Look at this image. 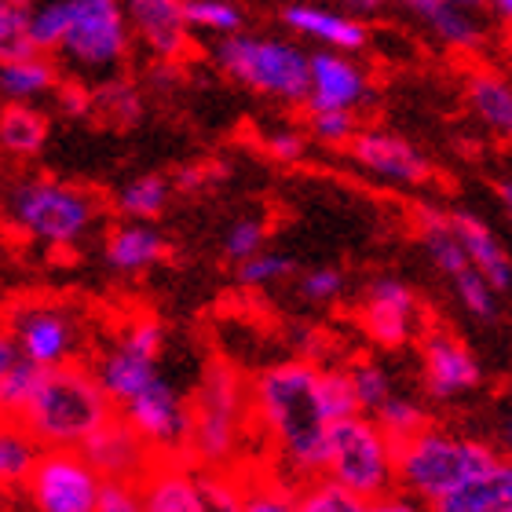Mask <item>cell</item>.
Listing matches in <instances>:
<instances>
[{
    "label": "cell",
    "instance_id": "7c38bea8",
    "mask_svg": "<svg viewBox=\"0 0 512 512\" xmlns=\"http://www.w3.org/2000/svg\"><path fill=\"white\" fill-rule=\"evenodd\" d=\"M103 472L77 447L44 450L22 494L41 512H99Z\"/></svg>",
    "mask_w": 512,
    "mask_h": 512
},
{
    "label": "cell",
    "instance_id": "f6af8a7d",
    "mask_svg": "<svg viewBox=\"0 0 512 512\" xmlns=\"http://www.w3.org/2000/svg\"><path fill=\"white\" fill-rule=\"evenodd\" d=\"M494 447L502 450L505 458H512V403L505 406V414L498 417V432H494Z\"/></svg>",
    "mask_w": 512,
    "mask_h": 512
},
{
    "label": "cell",
    "instance_id": "74e56055",
    "mask_svg": "<svg viewBox=\"0 0 512 512\" xmlns=\"http://www.w3.org/2000/svg\"><path fill=\"white\" fill-rule=\"evenodd\" d=\"M264 242H267V220H260V216H242V220H235V224L227 227L224 256L238 267L242 260L260 253Z\"/></svg>",
    "mask_w": 512,
    "mask_h": 512
},
{
    "label": "cell",
    "instance_id": "2e32d148",
    "mask_svg": "<svg viewBox=\"0 0 512 512\" xmlns=\"http://www.w3.org/2000/svg\"><path fill=\"white\" fill-rule=\"evenodd\" d=\"M374 99V81L352 52L319 48L311 52V92L308 110H363Z\"/></svg>",
    "mask_w": 512,
    "mask_h": 512
},
{
    "label": "cell",
    "instance_id": "83f0119b",
    "mask_svg": "<svg viewBox=\"0 0 512 512\" xmlns=\"http://www.w3.org/2000/svg\"><path fill=\"white\" fill-rule=\"evenodd\" d=\"M52 136V121L48 114L33 107V103H4L0 110V147L15 161H33L44 150Z\"/></svg>",
    "mask_w": 512,
    "mask_h": 512
},
{
    "label": "cell",
    "instance_id": "9a60e30c",
    "mask_svg": "<svg viewBox=\"0 0 512 512\" xmlns=\"http://www.w3.org/2000/svg\"><path fill=\"white\" fill-rule=\"evenodd\" d=\"M363 330L381 348H403L421 330V304L399 278H374L363 300Z\"/></svg>",
    "mask_w": 512,
    "mask_h": 512
},
{
    "label": "cell",
    "instance_id": "1f68e13d",
    "mask_svg": "<svg viewBox=\"0 0 512 512\" xmlns=\"http://www.w3.org/2000/svg\"><path fill=\"white\" fill-rule=\"evenodd\" d=\"M172 194V180L158 176V172H143V176H132V180L114 194V209H118L125 220H154V216L165 213Z\"/></svg>",
    "mask_w": 512,
    "mask_h": 512
},
{
    "label": "cell",
    "instance_id": "6da1fadb",
    "mask_svg": "<svg viewBox=\"0 0 512 512\" xmlns=\"http://www.w3.org/2000/svg\"><path fill=\"white\" fill-rule=\"evenodd\" d=\"M249 406L253 425L260 428L286 480L326 472L330 428L337 421L326 403V370L304 359L267 366L249 384Z\"/></svg>",
    "mask_w": 512,
    "mask_h": 512
},
{
    "label": "cell",
    "instance_id": "e575fe53",
    "mask_svg": "<svg viewBox=\"0 0 512 512\" xmlns=\"http://www.w3.org/2000/svg\"><path fill=\"white\" fill-rule=\"evenodd\" d=\"M374 509V505L366 502L363 494L348 491L344 483L330 480V476H322L308 487V491H300V512H366Z\"/></svg>",
    "mask_w": 512,
    "mask_h": 512
},
{
    "label": "cell",
    "instance_id": "7402d4cb",
    "mask_svg": "<svg viewBox=\"0 0 512 512\" xmlns=\"http://www.w3.org/2000/svg\"><path fill=\"white\" fill-rule=\"evenodd\" d=\"M465 103L494 139L512 143V77L491 66H469L465 74Z\"/></svg>",
    "mask_w": 512,
    "mask_h": 512
},
{
    "label": "cell",
    "instance_id": "8fae6325",
    "mask_svg": "<svg viewBox=\"0 0 512 512\" xmlns=\"http://www.w3.org/2000/svg\"><path fill=\"white\" fill-rule=\"evenodd\" d=\"M165 352V326L154 315H136L121 326V333L96 355V370L103 392L114 406H125L158 377V359Z\"/></svg>",
    "mask_w": 512,
    "mask_h": 512
},
{
    "label": "cell",
    "instance_id": "ffe728a7",
    "mask_svg": "<svg viewBox=\"0 0 512 512\" xmlns=\"http://www.w3.org/2000/svg\"><path fill=\"white\" fill-rule=\"evenodd\" d=\"M282 26L297 33L304 41H315L322 48H337V52H363L370 33L363 22H355L344 11H333L326 4H311V0H289L282 8Z\"/></svg>",
    "mask_w": 512,
    "mask_h": 512
},
{
    "label": "cell",
    "instance_id": "277c9868",
    "mask_svg": "<svg viewBox=\"0 0 512 512\" xmlns=\"http://www.w3.org/2000/svg\"><path fill=\"white\" fill-rule=\"evenodd\" d=\"M4 220L22 242L44 249H77L103 220V198L81 183L33 172L8 187Z\"/></svg>",
    "mask_w": 512,
    "mask_h": 512
},
{
    "label": "cell",
    "instance_id": "7bdbcfd3",
    "mask_svg": "<svg viewBox=\"0 0 512 512\" xmlns=\"http://www.w3.org/2000/svg\"><path fill=\"white\" fill-rule=\"evenodd\" d=\"M344 289V275L337 267H315L300 278V293L311 300V304H330L337 300V293Z\"/></svg>",
    "mask_w": 512,
    "mask_h": 512
},
{
    "label": "cell",
    "instance_id": "5b68a950",
    "mask_svg": "<svg viewBox=\"0 0 512 512\" xmlns=\"http://www.w3.org/2000/svg\"><path fill=\"white\" fill-rule=\"evenodd\" d=\"M498 458H502V450L494 443L454 436V432L428 425L425 432L406 439L403 447H395L399 491L436 509L450 491H458L461 483L472 480L476 472H483Z\"/></svg>",
    "mask_w": 512,
    "mask_h": 512
},
{
    "label": "cell",
    "instance_id": "5bb4252c",
    "mask_svg": "<svg viewBox=\"0 0 512 512\" xmlns=\"http://www.w3.org/2000/svg\"><path fill=\"white\" fill-rule=\"evenodd\" d=\"M348 158L363 172L395 187H428L432 183V161L410 143V139L384 132V128H359L348 143Z\"/></svg>",
    "mask_w": 512,
    "mask_h": 512
},
{
    "label": "cell",
    "instance_id": "4dcf8cb0",
    "mask_svg": "<svg viewBox=\"0 0 512 512\" xmlns=\"http://www.w3.org/2000/svg\"><path fill=\"white\" fill-rule=\"evenodd\" d=\"M41 454H44L41 443H37L22 425L11 421V425L0 432V483H4L8 491L22 494L26 480H30L33 469H37V461H41Z\"/></svg>",
    "mask_w": 512,
    "mask_h": 512
},
{
    "label": "cell",
    "instance_id": "f546056e",
    "mask_svg": "<svg viewBox=\"0 0 512 512\" xmlns=\"http://www.w3.org/2000/svg\"><path fill=\"white\" fill-rule=\"evenodd\" d=\"M96 96V118L110 128H132L143 118V92L136 88V81L125 74H107L92 85Z\"/></svg>",
    "mask_w": 512,
    "mask_h": 512
},
{
    "label": "cell",
    "instance_id": "d6986e66",
    "mask_svg": "<svg viewBox=\"0 0 512 512\" xmlns=\"http://www.w3.org/2000/svg\"><path fill=\"white\" fill-rule=\"evenodd\" d=\"M128 22L136 41L154 59H180L191 44V22L183 11V0H125Z\"/></svg>",
    "mask_w": 512,
    "mask_h": 512
},
{
    "label": "cell",
    "instance_id": "f907efd6",
    "mask_svg": "<svg viewBox=\"0 0 512 512\" xmlns=\"http://www.w3.org/2000/svg\"><path fill=\"white\" fill-rule=\"evenodd\" d=\"M505 399L512 403V377H509V384H505Z\"/></svg>",
    "mask_w": 512,
    "mask_h": 512
},
{
    "label": "cell",
    "instance_id": "3957f363",
    "mask_svg": "<svg viewBox=\"0 0 512 512\" xmlns=\"http://www.w3.org/2000/svg\"><path fill=\"white\" fill-rule=\"evenodd\" d=\"M114 414H118V406L103 392L96 370L85 363H66L44 370L30 403L11 421L26 428L44 450H81Z\"/></svg>",
    "mask_w": 512,
    "mask_h": 512
},
{
    "label": "cell",
    "instance_id": "603a6c76",
    "mask_svg": "<svg viewBox=\"0 0 512 512\" xmlns=\"http://www.w3.org/2000/svg\"><path fill=\"white\" fill-rule=\"evenodd\" d=\"M436 512H512V458H498L458 491H450Z\"/></svg>",
    "mask_w": 512,
    "mask_h": 512
},
{
    "label": "cell",
    "instance_id": "bcb514c9",
    "mask_svg": "<svg viewBox=\"0 0 512 512\" xmlns=\"http://www.w3.org/2000/svg\"><path fill=\"white\" fill-rule=\"evenodd\" d=\"M494 191H498V205H502L505 220H509V227H512V180H498Z\"/></svg>",
    "mask_w": 512,
    "mask_h": 512
},
{
    "label": "cell",
    "instance_id": "cb8c5ba5",
    "mask_svg": "<svg viewBox=\"0 0 512 512\" xmlns=\"http://www.w3.org/2000/svg\"><path fill=\"white\" fill-rule=\"evenodd\" d=\"M165 256V235L154 231L147 220H125L103 242V260L118 275H139Z\"/></svg>",
    "mask_w": 512,
    "mask_h": 512
},
{
    "label": "cell",
    "instance_id": "d6a6232c",
    "mask_svg": "<svg viewBox=\"0 0 512 512\" xmlns=\"http://www.w3.org/2000/svg\"><path fill=\"white\" fill-rule=\"evenodd\" d=\"M374 421L388 432V439H392L395 447H403L406 439H414L417 432H425L428 428L425 406L414 403V399H403V395H392L384 406H377Z\"/></svg>",
    "mask_w": 512,
    "mask_h": 512
},
{
    "label": "cell",
    "instance_id": "52a82bcc",
    "mask_svg": "<svg viewBox=\"0 0 512 512\" xmlns=\"http://www.w3.org/2000/svg\"><path fill=\"white\" fill-rule=\"evenodd\" d=\"M191 447L187 458L205 472H220L238 454V439L253 421L249 388L227 363H209L191 395Z\"/></svg>",
    "mask_w": 512,
    "mask_h": 512
},
{
    "label": "cell",
    "instance_id": "e0dca14e",
    "mask_svg": "<svg viewBox=\"0 0 512 512\" xmlns=\"http://www.w3.org/2000/svg\"><path fill=\"white\" fill-rule=\"evenodd\" d=\"M421 381H425L428 399L450 403L458 395H469L483 381V370L476 363V355L458 337L432 330L421 341Z\"/></svg>",
    "mask_w": 512,
    "mask_h": 512
},
{
    "label": "cell",
    "instance_id": "ee69618b",
    "mask_svg": "<svg viewBox=\"0 0 512 512\" xmlns=\"http://www.w3.org/2000/svg\"><path fill=\"white\" fill-rule=\"evenodd\" d=\"M264 150H267V158L278 161V165H293V161L304 158L308 139H304V132H297V128H275V132L264 139Z\"/></svg>",
    "mask_w": 512,
    "mask_h": 512
},
{
    "label": "cell",
    "instance_id": "7dc6e473",
    "mask_svg": "<svg viewBox=\"0 0 512 512\" xmlns=\"http://www.w3.org/2000/svg\"><path fill=\"white\" fill-rule=\"evenodd\" d=\"M491 11L505 22V26H512V0H491Z\"/></svg>",
    "mask_w": 512,
    "mask_h": 512
},
{
    "label": "cell",
    "instance_id": "ba28073f",
    "mask_svg": "<svg viewBox=\"0 0 512 512\" xmlns=\"http://www.w3.org/2000/svg\"><path fill=\"white\" fill-rule=\"evenodd\" d=\"M322 476L344 483L348 491L363 494L370 505L384 502L388 494L399 491L395 443L374 417H341L330 428V454H326Z\"/></svg>",
    "mask_w": 512,
    "mask_h": 512
},
{
    "label": "cell",
    "instance_id": "8d00e7d4",
    "mask_svg": "<svg viewBox=\"0 0 512 512\" xmlns=\"http://www.w3.org/2000/svg\"><path fill=\"white\" fill-rule=\"evenodd\" d=\"M297 271V264H293V256L286 253H271V249H260L256 256H249V260H242L238 264V282L249 289H260V286H271V282H278V278H289Z\"/></svg>",
    "mask_w": 512,
    "mask_h": 512
},
{
    "label": "cell",
    "instance_id": "60d3db41",
    "mask_svg": "<svg viewBox=\"0 0 512 512\" xmlns=\"http://www.w3.org/2000/svg\"><path fill=\"white\" fill-rule=\"evenodd\" d=\"M143 509V487L136 480H103L99 512H139Z\"/></svg>",
    "mask_w": 512,
    "mask_h": 512
},
{
    "label": "cell",
    "instance_id": "484cf974",
    "mask_svg": "<svg viewBox=\"0 0 512 512\" xmlns=\"http://www.w3.org/2000/svg\"><path fill=\"white\" fill-rule=\"evenodd\" d=\"M59 66L48 52H30L19 59H0V96L4 103H37L55 96Z\"/></svg>",
    "mask_w": 512,
    "mask_h": 512
},
{
    "label": "cell",
    "instance_id": "30bf717a",
    "mask_svg": "<svg viewBox=\"0 0 512 512\" xmlns=\"http://www.w3.org/2000/svg\"><path fill=\"white\" fill-rule=\"evenodd\" d=\"M417 238L425 246L428 260L436 264V271L454 286V297L465 308V315L476 322H494L498 308H502V293L494 289V282L483 275L480 267L472 264L469 249L461 242L458 227L450 220V213L439 209H417Z\"/></svg>",
    "mask_w": 512,
    "mask_h": 512
},
{
    "label": "cell",
    "instance_id": "44dd1931",
    "mask_svg": "<svg viewBox=\"0 0 512 512\" xmlns=\"http://www.w3.org/2000/svg\"><path fill=\"white\" fill-rule=\"evenodd\" d=\"M194 465V461H191ZM187 458H158L143 476V509L147 512H205V476L194 472Z\"/></svg>",
    "mask_w": 512,
    "mask_h": 512
},
{
    "label": "cell",
    "instance_id": "ab89813d",
    "mask_svg": "<svg viewBox=\"0 0 512 512\" xmlns=\"http://www.w3.org/2000/svg\"><path fill=\"white\" fill-rule=\"evenodd\" d=\"M246 491V512H293L300 509V494L289 491L286 480H260V483H242Z\"/></svg>",
    "mask_w": 512,
    "mask_h": 512
},
{
    "label": "cell",
    "instance_id": "f1b7e54d",
    "mask_svg": "<svg viewBox=\"0 0 512 512\" xmlns=\"http://www.w3.org/2000/svg\"><path fill=\"white\" fill-rule=\"evenodd\" d=\"M44 366H37L33 359L19 352V344L11 341V333L0 337V406L4 414L15 417L22 406L30 403L33 388L41 381Z\"/></svg>",
    "mask_w": 512,
    "mask_h": 512
},
{
    "label": "cell",
    "instance_id": "d590c367",
    "mask_svg": "<svg viewBox=\"0 0 512 512\" xmlns=\"http://www.w3.org/2000/svg\"><path fill=\"white\" fill-rule=\"evenodd\" d=\"M308 132L322 147L348 150V143L359 132V118H355V110H308Z\"/></svg>",
    "mask_w": 512,
    "mask_h": 512
},
{
    "label": "cell",
    "instance_id": "4fadbf2b",
    "mask_svg": "<svg viewBox=\"0 0 512 512\" xmlns=\"http://www.w3.org/2000/svg\"><path fill=\"white\" fill-rule=\"evenodd\" d=\"M118 414L139 436L147 439L158 458H187L191 447V399L169 381V377H154L139 395H132ZM191 461V458H187Z\"/></svg>",
    "mask_w": 512,
    "mask_h": 512
},
{
    "label": "cell",
    "instance_id": "681fc988",
    "mask_svg": "<svg viewBox=\"0 0 512 512\" xmlns=\"http://www.w3.org/2000/svg\"><path fill=\"white\" fill-rule=\"evenodd\" d=\"M352 8H363V11H377L381 8V0H348Z\"/></svg>",
    "mask_w": 512,
    "mask_h": 512
},
{
    "label": "cell",
    "instance_id": "f35d334b",
    "mask_svg": "<svg viewBox=\"0 0 512 512\" xmlns=\"http://www.w3.org/2000/svg\"><path fill=\"white\" fill-rule=\"evenodd\" d=\"M348 374H352L355 395H359V406H363V414H374L377 406H384L395 395L392 377L384 374L377 363H355Z\"/></svg>",
    "mask_w": 512,
    "mask_h": 512
},
{
    "label": "cell",
    "instance_id": "8992f818",
    "mask_svg": "<svg viewBox=\"0 0 512 512\" xmlns=\"http://www.w3.org/2000/svg\"><path fill=\"white\" fill-rule=\"evenodd\" d=\"M213 63L220 66V74L256 96L289 103V107H308L311 55L300 44L238 30L216 41Z\"/></svg>",
    "mask_w": 512,
    "mask_h": 512
},
{
    "label": "cell",
    "instance_id": "836d02e7",
    "mask_svg": "<svg viewBox=\"0 0 512 512\" xmlns=\"http://www.w3.org/2000/svg\"><path fill=\"white\" fill-rule=\"evenodd\" d=\"M183 11H187V22L191 30L216 33V37H227V33H238L246 26V15L238 4L231 0H183Z\"/></svg>",
    "mask_w": 512,
    "mask_h": 512
},
{
    "label": "cell",
    "instance_id": "4316f807",
    "mask_svg": "<svg viewBox=\"0 0 512 512\" xmlns=\"http://www.w3.org/2000/svg\"><path fill=\"white\" fill-rule=\"evenodd\" d=\"M450 220H454V227H458L461 242H465V249H469V256H472V264L491 278L498 293H509L512 289V256L505 253V246L498 242V235L483 224L480 216L465 213V209L450 213Z\"/></svg>",
    "mask_w": 512,
    "mask_h": 512
},
{
    "label": "cell",
    "instance_id": "ac0fdd59",
    "mask_svg": "<svg viewBox=\"0 0 512 512\" xmlns=\"http://www.w3.org/2000/svg\"><path fill=\"white\" fill-rule=\"evenodd\" d=\"M81 450H85V458L103 472V480L143 483V476H147V472L154 469V461H158L154 447H150L147 439L139 436L121 414L110 417L107 425L99 428Z\"/></svg>",
    "mask_w": 512,
    "mask_h": 512
},
{
    "label": "cell",
    "instance_id": "7a4b0ae2",
    "mask_svg": "<svg viewBox=\"0 0 512 512\" xmlns=\"http://www.w3.org/2000/svg\"><path fill=\"white\" fill-rule=\"evenodd\" d=\"M125 0H33V44L74 74L107 77L132 52Z\"/></svg>",
    "mask_w": 512,
    "mask_h": 512
},
{
    "label": "cell",
    "instance_id": "c3c4849f",
    "mask_svg": "<svg viewBox=\"0 0 512 512\" xmlns=\"http://www.w3.org/2000/svg\"><path fill=\"white\" fill-rule=\"evenodd\" d=\"M447 4H458V8H469V11H476V8H491V0H447Z\"/></svg>",
    "mask_w": 512,
    "mask_h": 512
},
{
    "label": "cell",
    "instance_id": "d4e9b609",
    "mask_svg": "<svg viewBox=\"0 0 512 512\" xmlns=\"http://www.w3.org/2000/svg\"><path fill=\"white\" fill-rule=\"evenodd\" d=\"M395 4H403L410 15H417L450 52H476L483 44V26L472 19L469 8H458L447 0H395Z\"/></svg>",
    "mask_w": 512,
    "mask_h": 512
},
{
    "label": "cell",
    "instance_id": "b9f144b4",
    "mask_svg": "<svg viewBox=\"0 0 512 512\" xmlns=\"http://www.w3.org/2000/svg\"><path fill=\"white\" fill-rule=\"evenodd\" d=\"M55 103H59V110H63L66 118H74V121L96 118V96H92V88L81 85V81H59Z\"/></svg>",
    "mask_w": 512,
    "mask_h": 512
},
{
    "label": "cell",
    "instance_id": "9c48e42d",
    "mask_svg": "<svg viewBox=\"0 0 512 512\" xmlns=\"http://www.w3.org/2000/svg\"><path fill=\"white\" fill-rule=\"evenodd\" d=\"M8 333L19 352L37 366L81 363L88 341V326L74 304L48 297H22L8 304Z\"/></svg>",
    "mask_w": 512,
    "mask_h": 512
}]
</instances>
